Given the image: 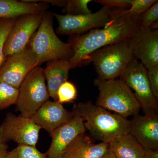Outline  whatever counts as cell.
Instances as JSON below:
<instances>
[{"instance_id": "1", "label": "cell", "mask_w": 158, "mask_h": 158, "mask_svg": "<svg viewBox=\"0 0 158 158\" xmlns=\"http://www.w3.org/2000/svg\"><path fill=\"white\" fill-rule=\"evenodd\" d=\"M127 9L106 27L92 29L77 35L69 42L73 54L69 61L73 69L88 64L89 57L95 51L128 40L140 29V17L126 12Z\"/></svg>"}, {"instance_id": "2", "label": "cell", "mask_w": 158, "mask_h": 158, "mask_svg": "<svg viewBox=\"0 0 158 158\" xmlns=\"http://www.w3.org/2000/svg\"><path fill=\"white\" fill-rule=\"evenodd\" d=\"M73 112L84 121L85 129L97 140L109 143L129 134L130 120L91 101L74 105Z\"/></svg>"}, {"instance_id": "3", "label": "cell", "mask_w": 158, "mask_h": 158, "mask_svg": "<svg viewBox=\"0 0 158 158\" xmlns=\"http://www.w3.org/2000/svg\"><path fill=\"white\" fill-rule=\"evenodd\" d=\"M27 47L37 57L38 66L49 61L69 60L73 56L71 44L59 39L53 27V15L45 11L39 28Z\"/></svg>"}, {"instance_id": "4", "label": "cell", "mask_w": 158, "mask_h": 158, "mask_svg": "<svg viewBox=\"0 0 158 158\" xmlns=\"http://www.w3.org/2000/svg\"><path fill=\"white\" fill-rule=\"evenodd\" d=\"M94 84L99 94L95 105L124 118L140 113L141 107L132 91L121 79L103 80L97 78Z\"/></svg>"}, {"instance_id": "5", "label": "cell", "mask_w": 158, "mask_h": 158, "mask_svg": "<svg viewBox=\"0 0 158 158\" xmlns=\"http://www.w3.org/2000/svg\"><path fill=\"white\" fill-rule=\"evenodd\" d=\"M129 39L107 46L90 55L88 63L93 62L98 78L109 80L121 76L134 57Z\"/></svg>"}, {"instance_id": "6", "label": "cell", "mask_w": 158, "mask_h": 158, "mask_svg": "<svg viewBox=\"0 0 158 158\" xmlns=\"http://www.w3.org/2000/svg\"><path fill=\"white\" fill-rule=\"evenodd\" d=\"M44 69L37 66L28 74L19 88L16 110L31 118L49 98Z\"/></svg>"}, {"instance_id": "7", "label": "cell", "mask_w": 158, "mask_h": 158, "mask_svg": "<svg viewBox=\"0 0 158 158\" xmlns=\"http://www.w3.org/2000/svg\"><path fill=\"white\" fill-rule=\"evenodd\" d=\"M131 89L144 114L158 113V99L153 94L147 75V69L135 57L120 77Z\"/></svg>"}, {"instance_id": "8", "label": "cell", "mask_w": 158, "mask_h": 158, "mask_svg": "<svg viewBox=\"0 0 158 158\" xmlns=\"http://www.w3.org/2000/svg\"><path fill=\"white\" fill-rule=\"evenodd\" d=\"M59 23L57 34L81 35L94 29L106 27L112 21V10L102 7L96 12L81 15L52 13Z\"/></svg>"}, {"instance_id": "9", "label": "cell", "mask_w": 158, "mask_h": 158, "mask_svg": "<svg viewBox=\"0 0 158 158\" xmlns=\"http://www.w3.org/2000/svg\"><path fill=\"white\" fill-rule=\"evenodd\" d=\"M41 129L31 118L8 113L0 125V141L36 147Z\"/></svg>"}, {"instance_id": "10", "label": "cell", "mask_w": 158, "mask_h": 158, "mask_svg": "<svg viewBox=\"0 0 158 158\" xmlns=\"http://www.w3.org/2000/svg\"><path fill=\"white\" fill-rule=\"evenodd\" d=\"M37 66V57L27 47L7 58L0 68V81L19 89L27 76Z\"/></svg>"}, {"instance_id": "11", "label": "cell", "mask_w": 158, "mask_h": 158, "mask_svg": "<svg viewBox=\"0 0 158 158\" xmlns=\"http://www.w3.org/2000/svg\"><path fill=\"white\" fill-rule=\"evenodd\" d=\"M43 13L24 15L16 19L5 43L4 55L6 59L27 47L40 25Z\"/></svg>"}, {"instance_id": "12", "label": "cell", "mask_w": 158, "mask_h": 158, "mask_svg": "<svg viewBox=\"0 0 158 158\" xmlns=\"http://www.w3.org/2000/svg\"><path fill=\"white\" fill-rule=\"evenodd\" d=\"M129 40L134 57L147 69L158 65V29H139Z\"/></svg>"}, {"instance_id": "13", "label": "cell", "mask_w": 158, "mask_h": 158, "mask_svg": "<svg viewBox=\"0 0 158 158\" xmlns=\"http://www.w3.org/2000/svg\"><path fill=\"white\" fill-rule=\"evenodd\" d=\"M129 134L144 148L158 150V115L150 113L133 116Z\"/></svg>"}, {"instance_id": "14", "label": "cell", "mask_w": 158, "mask_h": 158, "mask_svg": "<svg viewBox=\"0 0 158 158\" xmlns=\"http://www.w3.org/2000/svg\"><path fill=\"white\" fill-rule=\"evenodd\" d=\"M58 101L45 102L31 118L41 129L50 135L57 128L70 121L74 116Z\"/></svg>"}, {"instance_id": "15", "label": "cell", "mask_w": 158, "mask_h": 158, "mask_svg": "<svg viewBox=\"0 0 158 158\" xmlns=\"http://www.w3.org/2000/svg\"><path fill=\"white\" fill-rule=\"evenodd\" d=\"M74 114L70 121L54 130L50 135L52 142L46 152L48 158H62L65 150L74 139L86 132L84 120Z\"/></svg>"}, {"instance_id": "16", "label": "cell", "mask_w": 158, "mask_h": 158, "mask_svg": "<svg viewBox=\"0 0 158 158\" xmlns=\"http://www.w3.org/2000/svg\"><path fill=\"white\" fill-rule=\"evenodd\" d=\"M109 150V144H94L85 133L78 135L65 150L62 158H101Z\"/></svg>"}, {"instance_id": "17", "label": "cell", "mask_w": 158, "mask_h": 158, "mask_svg": "<svg viewBox=\"0 0 158 158\" xmlns=\"http://www.w3.org/2000/svg\"><path fill=\"white\" fill-rule=\"evenodd\" d=\"M34 0H0V19L16 18L27 14L43 13L49 7L48 3Z\"/></svg>"}, {"instance_id": "18", "label": "cell", "mask_w": 158, "mask_h": 158, "mask_svg": "<svg viewBox=\"0 0 158 158\" xmlns=\"http://www.w3.org/2000/svg\"><path fill=\"white\" fill-rule=\"evenodd\" d=\"M73 68L69 60L49 61L44 69V77L50 97L58 101L57 91L63 83L67 81L69 70Z\"/></svg>"}, {"instance_id": "19", "label": "cell", "mask_w": 158, "mask_h": 158, "mask_svg": "<svg viewBox=\"0 0 158 158\" xmlns=\"http://www.w3.org/2000/svg\"><path fill=\"white\" fill-rule=\"evenodd\" d=\"M109 150L117 158H144V148L130 134L109 143Z\"/></svg>"}, {"instance_id": "20", "label": "cell", "mask_w": 158, "mask_h": 158, "mask_svg": "<svg viewBox=\"0 0 158 158\" xmlns=\"http://www.w3.org/2000/svg\"><path fill=\"white\" fill-rule=\"evenodd\" d=\"M19 89L0 81V111L16 104Z\"/></svg>"}, {"instance_id": "21", "label": "cell", "mask_w": 158, "mask_h": 158, "mask_svg": "<svg viewBox=\"0 0 158 158\" xmlns=\"http://www.w3.org/2000/svg\"><path fill=\"white\" fill-rule=\"evenodd\" d=\"M8 155L9 158H48L46 152H40L36 147L27 144H18Z\"/></svg>"}, {"instance_id": "22", "label": "cell", "mask_w": 158, "mask_h": 158, "mask_svg": "<svg viewBox=\"0 0 158 158\" xmlns=\"http://www.w3.org/2000/svg\"><path fill=\"white\" fill-rule=\"evenodd\" d=\"M93 2L92 0H67L62 12L70 15L90 14L92 12L88 5Z\"/></svg>"}, {"instance_id": "23", "label": "cell", "mask_w": 158, "mask_h": 158, "mask_svg": "<svg viewBox=\"0 0 158 158\" xmlns=\"http://www.w3.org/2000/svg\"><path fill=\"white\" fill-rule=\"evenodd\" d=\"M17 18L0 19V68L6 59L4 55L5 43Z\"/></svg>"}, {"instance_id": "24", "label": "cell", "mask_w": 158, "mask_h": 158, "mask_svg": "<svg viewBox=\"0 0 158 158\" xmlns=\"http://www.w3.org/2000/svg\"><path fill=\"white\" fill-rule=\"evenodd\" d=\"M77 96L76 87L72 82L67 81L61 85L57 91L58 101L60 103L72 102Z\"/></svg>"}, {"instance_id": "25", "label": "cell", "mask_w": 158, "mask_h": 158, "mask_svg": "<svg viewBox=\"0 0 158 158\" xmlns=\"http://www.w3.org/2000/svg\"><path fill=\"white\" fill-rule=\"evenodd\" d=\"M157 1V0H131V7L127 9L126 12L139 18Z\"/></svg>"}, {"instance_id": "26", "label": "cell", "mask_w": 158, "mask_h": 158, "mask_svg": "<svg viewBox=\"0 0 158 158\" xmlns=\"http://www.w3.org/2000/svg\"><path fill=\"white\" fill-rule=\"evenodd\" d=\"M140 18L141 30L148 28L154 23L158 22V1L145 11Z\"/></svg>"}, {"instance_id": "27", "label": "cell", "mask_w": 158, "mask_h": 158, "mask_svg": "<svg viewBox=\"0 0 158 158\" xmlns=\"http://www.w3.org/2000/svg\"><path fill=\"white\" fill-rule=\"evenodd\" d=\"M94 2L110 9H128L131 7V0H95Z\"/></svg>"}, {"instance_id": "28", "label": "cell", "mask_w": 158, "mask_h": 158, "mask_svg": "<svg viewBox=\"0 0 158 158\" xmlns=\"http://www.w3.org/2000/svg\"><path fill=\"white\" fill-rule=\"evenodd\" d=\"M147 75L153 94L158 99V65L147 69Z\"/></svg>"}, {"instance_id": "29", "label": "cell", "mask_w": 158, "mask_h": 158, "mask_svg": "<svg viewBox=\"0 0 158 158\" xmlns=\"http://www.w3.org/2000/svg\"><path fill=\"white\" fill-rule=\"evenodd\" d=\"M9 148L7 143L0 141V158H9L8 155Z\"/></svg>"}, {"instance_id": "30", "label": "cell", "mask_w": 158, "mask_h": 158, "mask_svg": "<svg viewBox=\"0 0 158 158\" xmlns=\"http://www.w3.org/2000/svg\"><path fill=\"white\" fill-rule=\"evenodd\" d=\"M144 158H158V150L144 148Z\"/></svg>"}, {"instance_id": "31", "label": "cell", "mask_w": 158, "mask_h": 158, "mask_svg": "<svg viewBox=\"0 0 158 158\" xmlns=\"http://www.w3.org/2000/svg\"><path fill=\"white\" fill-rule=\"evenodd\" d=\"M101 158H117L112 152L110 150Z\"/></svg>"}]
</instances>
